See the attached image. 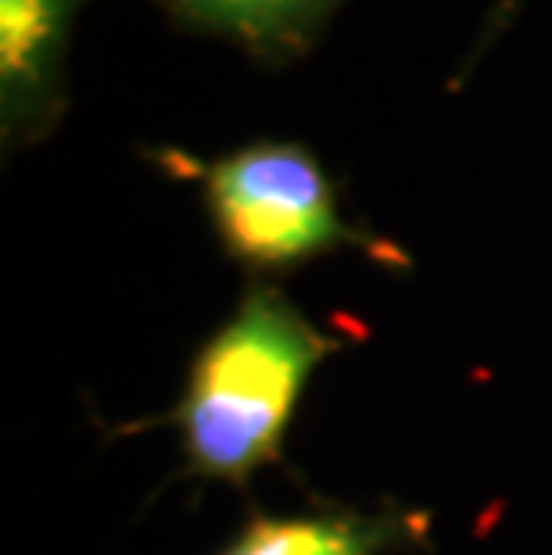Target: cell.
I'll return each instance as SVG.
<instances>
[{"label": "cell", "mask_w": 552, "mask_h": 555, "mask_svg": "<svg viewBox=\"0 0 552 555\" xmlns=\"http://www.w3.org/2000/svg\"><path fill=\"white\" fill-rule=\"evenodd\" d=\"M222 247L252 269H295L337 247H367L391 258L337 211L334 183L301 144L262 140L197 169Z\"/></svg>", "instance_id": "obj_2"}, {"label": "cell", "mask_w": 552, "mask_h": 555, "mask_svg": "<svg viewBox=\"0 0 552 555\" xmlns=\"http://www.w3.org/2000/svg\"><path fill=\"white\" fill-rule=\"evenodd\" d=\"M84 0H0V119L4 137L37 140L62 115L73 22Z\"/></svg>", "instance_id": "obj_3"}, {"label": "cell", "mask_w": 552, "mask_h": 555, "mask_svg": "<svg viewBox=\"0 0 552 555\" xmlns=\"http://www.w3.org/2000/svg\"><path fill=\"white\" fill-rule=\"evenodd\" d=\"M391 516H269L219 555H381L406 538Z\"/></svg>", "instance_id": "obj_5"}, {"label": "cell", "mask_w": 552, "mask_h": 555, "mask_svg": "<svg viewBox=\"0 0 552 555\" xmlns=\"http://www.w3.org/2000/svg\"><path fill=\"white\" fill-rule=\"evenodd\" d=\"M180 29L244 47L252 57L284 65L309 51L341 0H155Z\"/></svg>", "instance_id": "obj_4"}, {"label": "cell", "mask_w": 552, "mask_h": 555, "mask_svg": "<svg viewBox=\"0 0 552 555\" xmlns=\"http://www.w3.org/2000/svg\"><path fill=\"white\" fill-rule=\"evenodd\" d=\"M334 351L284 294H244L216 337L197 351L172 420L194 474L248 483L280 455L284 430L312 370Z\"/></svg>", "instance_id": "obj_1"}, {"label": "cell", "mask_w": 552, "mask_h": 555, "mask_svg": "<svg viewBox=\"0 0 552 555\" xmlns=\"http://www.w3.org/2000/svg\"><path fill=\"white\" fill-rule=\"evenodd\" d=\"M516 8H521V0H499V4H496V11H491V22H488V29H485V43H488L491 37H496V33H499L502 26H506V22H510V15H513Z\"/></svg>", "instance_id": "obj_6"}]
</instances>
